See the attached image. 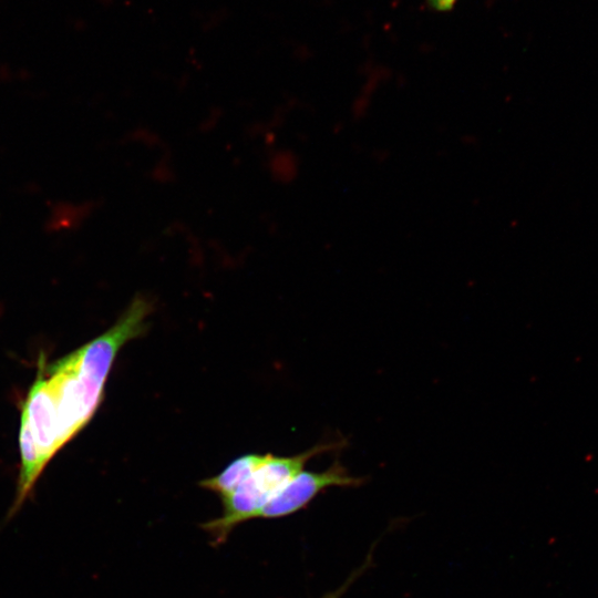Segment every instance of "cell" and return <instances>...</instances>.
I'll use <instances>...</instances> for the list:
<instances>
[{
  "instance_id": "6da1fadb",
  "label": "cell",
  "mask_w": 598,
  "mask_h": 598,
  "mask_svg": "<svg viewBox=\"0 0 598 598\" xmlns=\"http://www.w3.org/2000/svg\"><path fill=\"white\" fill-rule=\"evenodd\" d=\"M153 309L150 298L135 296L105 332L52 363L40 360L21 412L23 463L43 472L56 452L91 421L118 351L147 330Z\"/></svg>"
},
{
  "instance_id": "7a4b0ae2",
  "label": "cell",
  "mask_w": 598,
  "mask_h": 598,
  "mask_svg": "<svg viewBox=\"0 0 598 598\" xmlns=\"http://www.w3.org/2000/svg\"><path fill=\"white\" fill-rule=\"evenodd\" d=\"M347 444L344 439L320 443L293 456L270 457L234 492L220 497L221 516L203 525L215 544L223 543L238 524L252 519L258 512L297 474L312 457L339 451Z\"/></svg>"
},
{
  "instance_id": "5b68a950",
  "label": "cell",
  "mask_w": 598,
  "mask_h": 598,
  "mask_svg": "<svg viewBox=\"0 0 598 598\" xmlns=\"http://www.w3.org/2000/svg\"><path fill=\"white\" fill-rule=\"evenodd\" d=\"M87 207H80L74 205L60 204V206L52 209V214L48 221V227L52 230L71 228L81 223L86 216Z\"/></svg>"
},
{
  "instance_id": "8992f818",
  "label": "cell",
  "mask_w": 598,
  "mask_h": 598,
  "mask_svg": "<svg viewBox=\"0 0 598 598\" xmlns=\"http://www.w3.org/2000/svg\"><path fill=\"white\" fill-rule=\"evenodd\" d=\"M371 564H372V555L369 554L365 560L363 561V564L358 569L353 570L351 575L346 579V581L340 587H338L337 589L332 591L327 592L320 598H341L348 591L351 585L354 584V581L361 575L364 574V571L371 566Z\"/></svg>"
},
{
  "instance_id": "277c9868",
  "label": "cell",
  "mask_w": 598,
  "mask_h": 598,
  "mask_svg": "<svg viewBox=\"0 0 598 598\" xmlns=\"http://www.w3.org/2000/svg\"><path fill=\"white\" fill-rule=\"evenodd\" d=\"M267 454H245L237 457L219 474L199 482V486L218 494L220 497L234 492L269 457Z\"/></svg>"
},
{
  "instance_id": "52a82bcc",
  "label": "cell",
  "mask_w": 598,
  "mask_h": 598,
  "mask_svg": "<svg viewBox=\"0 0 598 598\" xmlns=\"http://www.w3.org/2000/svg\"><path fill=\"white\" fill-rule=\"evenodd\" d=\"M426 2L434 10L445 12L452 10L457 0H426Z\"/></svg>"
},
{
  "instance_id": "3957f363",
  "label": "cell",
  "mask_w": 598,
  "mask_h": 598,
  "mask_svg": "<svg viewBox=\"0 0 598 598\" xmlns=\"http://www.w3.org/2000/svg\"><path fill=\"white\" fill-rule=\"evenodd\" d=\"M364 477L353 476L336 457L324 471H301L291 478L256 515L255 518H279L306 507L329 487H359Z\"/></svg>"
}]
</instances>
